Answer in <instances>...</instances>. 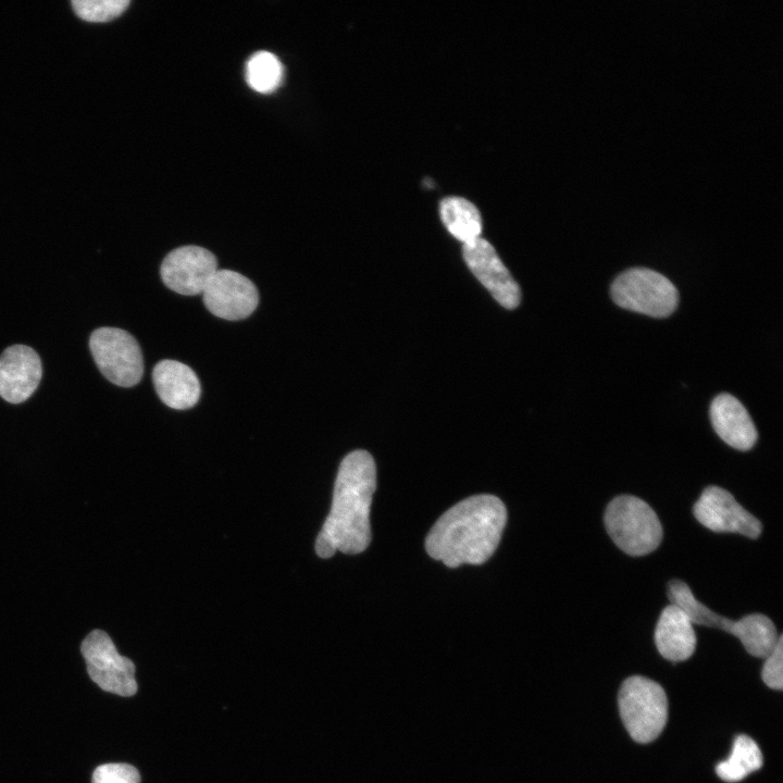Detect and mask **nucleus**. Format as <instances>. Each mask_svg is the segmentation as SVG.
I'll list each match as a JSON object with an SVG mask.
<instances>
[{
	"mask_svg": "<svg viewBox=\"0 0 783 783\" xmlns=\"http://www.w3.org/2000/svg\"><path fill=\"white\" fill-rule=\"evenodd\" d=\"M283 78L279 60L269 51H258L246 64V80L250 88L261 94L274 91Z\"/></svg>",
	"mask_w": 783,
	"mask_h": 783,
	"instance_id": "obj_20",
	"label": "nucleus"
},
{
	"mask_svg": "<svg viewBox=\"0 0 783 783\" xmlns=\"http://www.w3.org/2000/svg\"><path fill=\"white\" fill-rule=\"evenodd\" d=\"M152 381L159 398L172 409H189L200 398L197 374L179 361L165 359L158 362L152 371Z\"/></svg>",
	"mask_w": 783,
	"mask_h": 783,
	"instance_id": "obj_14",
	"label": "nucleus"
},
{
	"mask_svg": "<svg viewBox=\"0 0 783 783\" xmlns=\"http://www.w3.org/2000/svg\"><path fill=\"white\" fill-rule=\"evenodd\" d=\"M618 704L633 741L647 744L660 735L668 719V699L657 682L639 675L627 678L620 687Z\"/></svg>",
	"mask_w": 783,
	"mask_h": 783,
	"instance_id": "obj_4",
	"label": "nucleus"
},
{
	"mask_svg": "<svg viewBox=\"0 0 783 783\" xmlns=\"http://www.w3.org/2000/svg\"><path fill=\"white\" fill-rule=\"evenodd\" d=\"M610 294L619 307L652 318L669 316L679 303V293L670 279L646 268L622 272L612 282Z\"/></svg>",
	"mask_w": 783,
	"mask_h": 783,
	"instance_id": "obj_5",
	"label": "nucleus"
},
{
	"mask_svg": "<svg viewBox=\"0 0 783 783\" xmlns=\"http://www.w3.org/2000/svg\"><path fill=\"white\" fill-rule=\"evenodd\" d=\"M506 522L507 510L498 497L471 496L435 522L425 539L426 551L449 568L482 564L496 550Z\"/></svg>",
	"mask_w": 783,
	"mask_h": 783,
	"instance_id": "obj_2",
	"label": "nucleus"
},
{
	"mask_svg": "<svg viewBox=\"0 0 783 783\" xmlns=\"http://www.w3.org/2000/svg\"><path fill=\"white\" fill-rule=\"evenodd\" d=\"M75 13L88 22H108L121 15L129 5L128 0H73Z\"/></svg>",
	"mask_w": 783,
	"mask_h": 783,
	"instance_id": "obj_21",
	"label": "nucleus"
},
{
	"mask_svg": "<svg viewBox=\"0 0 783 783\" xmlns=\"http://www.w3.org/2000/svg\"><path fill=\"white\" fill-rule=\"evenodd\" d=\"M693 513L705 527L717 533H736L749 538L761 534L760 521L745 510L726 489L706 487L694 504Z\"/></svg>",
	"mask_w": 783,
	"mask_h": 783,
	"instance_id": "obj_8",
	"label": "nucleus"
},
{
	"mask_svg": "<svg viewBox=\"0 0 783 783\" xmlns=\"http://www.w3.org/2000/svg\"><path fill=\"white\" fill-rule=\"evenodd\" d=\"M761 678L765 684L776 691L783 688V638L780 636L774 649L765 658Z\"/></svg>",
	"mask_w": 783,
	"mask_h": 783,
	"instance_id": "obj_23",
	"label": "nucleus"
},
{
	"mask_svg": "<svg viewBox=\"0 0 783 783\" xmlns=\"http://www.w3.org/2000/svg\"><path fill=\"white\" fill-rule=\"evenodd\" d=\"M80 651L89 676L103 691L124 697L137 692L134 662L119 654L104 631H91L83 641Z\"/></svg>",
	"mask_w": 783,
	"mask_h": 783,
	"instance_id": "obj_7",
	"label": "nucleus"
},
{
	"mask_svg": "<svg viewBox=\"0 0 783 783\" xmlns=\"http://www.w3.org/2000/svg\"><path fill=\"white\" fill-rule=\"evenodd\" d=\"M462 251L467 265L492 296L507 309L517 308L521 300L519 285L494 247L480 237L463 244Z\"/></svg>",
	"mask_w": 783,
	"mask_h": 783,
	"instance_id": "obj_11",
	"label": "nucleus"
},
{
	"mask_svg": "<svg viewBox=\"0 0 783 783\" xmlns=\"http://www.w3.org/2000/svg\"><path fill=\"white\" fill-rule=\"evenodd\" d=\"M694 624L675 605L667 606L656 624L655 643L659 654L670 661L688 659L696 647Z\"/></svg>",
	"mask_w": 783,
	"mask_h": 783,
	"instance_id": "obj_15",
	"label": "nucleus"
},
{
	"mask_svg": "<svg viewBox=\"0 0 783 783\" xmlns=\"http://www.w3.org/2000/svg\"><path fill=\"white\" fill-rule=\"evenodd\" d=\"M607 533L622 551L638 557L650 554L661 543V522L654 509L632 495L613 498L604 515Z\"/></svg>",
	"mask_w": 783,
	"mask_h": 783,
	"instance_id": "obj_3",
	"label": "nucleus"
},
{
	"mask_svg": "<svg viewBox=\"0 0 783 783\" xmlns=\"http://www.w3.org/2000/svg\"><path fill=\"white\" fill-rule=\"evenodd\" d=\"M668 597L671 604L679 607L693 624L721 629L725 617L716 613L700 602L683 581L672 580L668 583Z\"/></svg>",
	"mask_w": 783,
	"mask_h": 783,
	"instance_id": "obj_19",
	"label": "nucleus"
},
{
	"mask_svg": "<svg viewBox=\"0 0 783 783\" xmlns=\"http://www.w3.org/2000/svg\"><path fill=\"white\" fill-rule=\"evenodd\" d=\"M376 487V468L365 450H355L340 462L331 511L315 540V551L330 558L336 551L356 555L371 542L370 508Z\"/></svg>",
	"mask_w": 783,
	"mask_h": 783,
	"instance_id": "obj_1",
	"label": "nucleus"
},
{
	"mask_svg": "<svg viewBox=\"0 0 783 783\" xmlns=\"http://www.w3.org/2000/svg\"><path fill=\"white\" fill-rule=\"evenodd\" d=\"M201 295L206 308L213 315L228 321L248 318L259 303L256 285L232 270H217Z\"/></svg>",
	"mask_w": 783,
	"mask_h": 783,
	"instance_id": "obj_9",
	"label": "nucleus"
},
{
	"mask_svg": "<svg viewBox=\"0 0 783 783\" xmlns=\"http://www.w3.org/2000/svg\"><path fill=\"white\" fill-rule=\"evenodd\" d=\"M216 271L217 261L211 251L188 245L169 252L162 261L160 275L171 290L194 296L203 291Z\"/></svg>",
	"mask_w": 783,
	"mask_h": 783,
	"instance_id": "obj_10",
	"label": "nucleus"
},
{
	"mask_svg": "<svg viewBox=\"0 0 783 783\" xmlns=\"http://www.w3.org/2000/svg\"><path fill=\"white\" fill-rule=\"evenodd\" d=\"M92 783H140V774L127 763H107L94 771Z\"/></svg>",
	"mask_w": 783,
	"mask_h": 783,
	"instance_id": "obj_22",
	"label": "nucleus"
},
{
	"mask_svg": "<svg viewBox=\"0 0 783 783\" xmlns=\"http://www.w3.org/2000/svg\"><path fill=\"white\" fill-rule=\"evenodd\" d=\"M439 214L448 232L463 244L481 237V213L470 200L446 197L440 201Z\"/></svg>",
	"mask_w": 783,
	"mask_h": 783,
	"instance_id": "obj_17",
	"label": "nucleus"
},
{
	"mask_svg": "<svg viewBox=\"0 0 783 783\" xmlns=\"http://www.w3.org/2000/svg\"><path fill=\"white\" fill-rule=\"evenodd\" d=\"M721 630L737 637L746 651L758 658H766L781 636L773 622L761 613L747 614L737 621L724 618Z\"/></svg>",
	"mask_w": 783,
	"mask_h": 783,
	"instance_id": "obj_16",
	"label": "nucleus"
},
{
	"mask_svg": "<svg viewBox=\"0 0 783 783\" xmlns=\"http://www.w3.org/2000/svg\"><path fill=\"white\" fill-rule=\"evenodd\" d=\"M89 348L100 372L113 384L132 387L141 380V350L128 332L116 327H100L91 333Z\"/></svg>",
	"mask_w": 783,
	"mask_h": 783,
	"instance_id": "obj_6",
	"label": "nucleus"
},
{
	"mask_svg": "<svg viewBox=\"0 0 783 783\" xmlns=\"http://www.w3.org/2000/svg\"><path fill=\"white\" fill-rule=\"evenodd\" d=\"M761 766L759 746L751 737L742 734L735 737L731 755L717 765L716 772L725 782H738Z\"/></svg>",
	"mask_w": 783,
	"mask_h": 783,
	"instance_id": "obj_18",
	"label": "nucleus"
},
{
	"mask_svg": "<svg viewBox=\"0 0 783 783\" xmlns=\"http://www.w3.org/2000/svg\"><path fill=\"white\" fill-rule=\"evenodd\" d=\"M710 420L719 437L734 449L746 451L758 434L743 403L730 394H720L711 402Z\"/></svg>",
	"mask_w": 783,
	"mask_h": 783,
	"instance_id": "obj_13",
	"label": "nucleus"
},
{
	"mask_svg": "<svg viewBox=\"0 0 783 783\" xmlns=\"http://www.w3.org/2000/svg\"><path fill=\"white\" fill-rule=\"evenodd\" d=\"M42 375L38 353L25 345L8 347L0 356V396L11 402L27 400Z\"/></svg>",
	"mask_w": 783,
	"mask_h": 783,
	"instance_id": "obj_12",
	"label": "nucleus"
}]
</instances>
